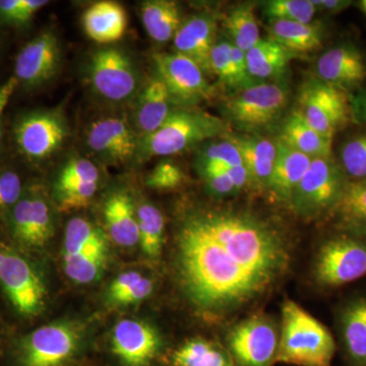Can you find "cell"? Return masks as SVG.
Segmentation results:
<instances>
[{
  "mask_svg": "<svg viewBox=\"0 0 366 366\" xmlns=\"http://www.w3.org/2000/svg\"><path fill=\"white\" fill-rule=\"evenodd\" d=\"M291 243L273 221L235 209L190 214L177 239L183 292L209 317H225L259 300L287 271Z\"/></svg>",
  "mask_w": 366,
  "mask_h": 366,
  "instance_id": "cell-1",
  "label": "cell"
},
{
  "mask_svg": "<svg viewBox=\"0 0 366 366\" xmlns=\"http://www.w3.org/2000/svg\"><path fill=\"white\" fill-rule=\"evenodd\" d=\"M282 324L274 362L297 366H332L336 343L319 320L292 300L282 305Z\"/></svg>",
  "mask_w": 366,
  "mask_h": 366,
  "instance_id": "cell-2",
  "label": "cell"
},
{
  "mask_svg": "<svg viewBox=\"0 0 366 366\" xmlns=\"http://www.w3.org/2000/svg\"><path fill=\"white\" fill-rule=\"evenodd\" d=\"M223 118L192 108L173 110L162 127L139 141L144 157H166L189 150L197 144L230 134Z\"/></svg>",
  "mask_w": 366,
  "mask_h": 366,
  "instance_id": "cell-3",
  "label": "cell"
},
{
  "mask_svg": "<svg viewBox=\"0 0 366 366\" xmlns=\"http://www.w3.org/2000/svg\"><path fill=\"white\" fill-rule=\"evenodd\" d=\"M289 101L285 83H259L223 101V119L242 134H257L280 119Z\"/></svg>",
  "mask_w": 366,
  "mask_h": 366,
  "instance_id": "cell-4",
  "label": "cell"
},
{
  "mask_svg": "<svg viewBox=\"0 0 366 366\" xmlns=\"http://www.w3.org/2000/svg\"><path fill=\"white\" fill-rule=\"evenodd\" d=\"M348 182L340 164L333 158L312 159L296 187L290 206L301 218L312 220L330 216L340 201Z\"/></svg>",
  "mask_w": 366,
  "mask_h": 366,
  "instance_id": "cell-5",
  "label": "cell"
},
{
  "mask_svg": "<svg viewBox=\"0 0 366 366\" xmlns=\"http://www.w3.org/2000/svg\"><path fill=\"white\" fill-rule=\"evenodd\" d=\"M365 274V238L343 233L320 245L315 259L314 277L322 287H341Z\"/></svg>",
  "mask_w": 366,
  "mask_h": 366,
  "instance_id": "cell-6",
  "label": "cell"
},
{
  "mask_svg": "<svg viewBox=\"0 0 366 366\" xmlns=\"http://www.w3.org/2000/svg\"><path fill=\"white\" fill-rule=\"evenodd\" d=\"M81 330L69 322L38 327L21 339L19 366H66L81 348Z\"/></svg>",
  "mask_w": 366,
  "mask_h": 366,
  "instance_id": "cell-7",
  "label": "cell"
},
{
  "mask_svg": "<svg viewBox=\"0 0 366 366\" xmlns=\"http://www.w3.org/2000/svg\"><path fill=\"white\" fill-rule=\"evenodd\" d=\"M297 102V110L308 124L332 139L348 124L352 114L350 101L344 91L319 79L303 84Z\"/></svg>",
  "mask_w": 366,
  "mask_h": 366,
  "instance_id": "cell-8",
  "label": "cell"
},
{
  "mask_svg": "<svg viewBox=\"0 0 366 366\" xmlns=\"http://www.w3.org/2000/svg\"><path fill=\"white\" fill-rule=\"evenodd\" d=\"M89 79L93 91L104 100L122 103L139 90V78L131 57L118 48L94 52L89 64Z\"/></svg>",
  "mask_w": 366,
  "mask_h": 366,
  "instance_id": "cell-9",
  "label": "cell"
},
{
  "mask_svg": "<svg viewBox=\"0 0 366 366\" xmlns=\"http://www.w3.org/2000/svg\"><path fill=\"white\" fill-rule=\"evenodd\" d=\"M154 64L173 105L192 108L216 95L206 74L189 57L177 52L159 53L154 55Z\"/></svg>",
  "mask_w": 366,
  "mask_h": 366,
  "instance_id": "cell-10",
  "label": "cell"
},
{
  "mask_svg": "<svg viewBox=\"0 0 366 366\" xmlns=\"http://www.w3.org/2000/svg\"><path fill=\"white\" fill-rule=\"evenodd\" d=\"M280 333L274 320L257 315L236 325L227 336L228 352L237 366H271Z\"/></svg>",
  "mask_w": 366,
  "mask_h": 366,
  "instance_id": "cell-11",
  "label": "cell"
},
{
  "mask_svg": "<svg viewBox=\"0 0 366 366\" xmlns=\"http://www.w3.org/2000/svg\"><path fill=\"white\" fill-rule=\"evenodd\" d=\"M0 284L14 307L26 317L39 314L44 307L45 286L25 257L0 245Z\"/></svg>",
  "mask_w": 366,
  "mask_h": 366,
  "instance_id": "cell-12",
  "label": "cell"
},
{
  "mask_svg": "<svg viewBox=\"0 0 366 366\" xmlns=\"http://www.w3.org/2000/svg\"><path fill=\"white\" fill-rule=\"evenodd\" d=\"M67 136L64 118L54 112H34L16 122L14 137L23 155L30 160L49 158Z\"/></svg>",
  "mask_w": 366,
  "mask_h": 366,
  "instance_id": "cell-13",
  "label": "cell"
},
{
  "mask_svg": "<svg viewBox=\"0 0 366 366\" xmlns=\"http://www.w3.org/2000/svg\"><path fill=\"white\" fill-rule=\"evenodd\" d=\"M60 60L59 40L47 31L21 48L16 56L14 78L25 88H38L56 76Z\"/></svg>",
  "mask_w": 366,
  "mask_h": 366,
  "instance_id": "cell-14",
  "label": "cell"
},
{
  "mask_svg": "<svg viewBox=\"0 0 366 366\" xmlns=\"http://www.w3.org/2000/svg\"><path fill=\"white\" fill-rule=\"evenodd\" d=\"M160 347L157 331L141 320H122L113 330L112 352L124 366H150Z\"/></svg>",
  "mask_w": 366,
  "mask_h": 366,
  "instance_id": "cell-15",
  "label": "cell"
},
{
  "mask_svg": "<svg viewBox=\"0 0 366 366\" xmlns=\"http://www.w3.org/2000/svg\"><path fill=\"white\" fill-rule=\"evenodd\" d=\"M136 134L124 118L106 117L91 125L86 143L94 153L105 160L124 163L139 151Z\"/></svg>",
  "mask_w": 366,
  "mask_h": 366,
  "instance_id": "cell-16",
  "label": "cell"
},
{
  "mask_svg": "<svg viewBox=\"0 0 366 366\" xmlns=\"http://www.w3.org/2000/svg\"><path fill=\"white\" fill-rule=\"evenodd\" d=\"M218 33V19L211 13L192 14L182 25L174 38L175 52L189 57L201 67L204 74H211V53Z\"/></svg>",
  "mask_w": 366,
  "mask_h": 366,
  "instance_id": "cell-17",
  "label": "cell"
},
{
  "mask_svg": "<svg viewBox=\"0 0 366 366\" xmlns=\"http://www.w3.org/2000/svg\"><path fill=\"white\" fill-rule=\"evenodd\" d=\"M11 226L14 237L28 247H42L53 234L49 204L38 194H29L11 209Z\"/></svg>",
  "mask_w": 366,
  "mask_h": 366,
  "instance_id": "cell-18",
  "label": "cell"
},
{
  "mask_svg": "<svg viewBox=\"0 0 366 366\" xmlns=\"http://www.w3.org/2000/svg\"><path fill=\"white\" fill-rule=\"evenodd\" d=\"M319 79L336 88H353L366 79L362 53L353 45H340L325 52L317 60Z\"/></svg>",
  "mask_w": 366,
  "mask_h": 366,
  "instance_id": "cell-19",
  "label": "cell"
},
{
  "mask_svg": "<svg viewBox=\"0 0 366 366\" xmlns=\"http://www.w3.org/2000/svg\"><path fill=\"white\" fill-rule=\"evenodd\" d=\"M237 147L243 166L249 173V185L268 189L277 157V144L261 134H230L224 136Z\"/></svg>",
  "mask_w": 366,
  "mask_h": 366,
  "instance_id": "cell-20",
  "label": "cell"
},
{
  "mask_svg": "<svg viewBox=\"0 0 366 366\" xmlns=\"http://www.w3.org/2000/svg\"><path fill=\"white\" fill-rule=\"evenodd\" d=\"M167 88L157 74L152 76L139 92L134 107V127L141 139L150 136L162 127L172 110Z\"/></svg>",
  "mask_w": 366,
  "mask_h": 366,
  "instance_id": "cell-21",
  "label": "cell"
},
{
  "mask_svg": "<svg viewBox=\"0 0 366 366\" xmlns=\"http://www.w3.org/2000/svg\"><path fill=\"white\" fill-rule=\"evenodd\" d=\"M277 157L268 189L279 201L290 204L296 187L312 164V159L289 148L278 139Z\"/></svg>",
  "mask_w": 366,
  "mask_h": 366,
  "instance_id": "cell-22",
  "label": "cell"
},
{
  "mask_svg": "<svg viewBox=\"0 0 366 366\" xmlns=\"http://www.w3.org/2000/svg\"><path fill=\"white\" fill-rule=\"evenodd\" d=\"M278 141L312 159L332 157L333 139L315 129L297 109L284 120Z\"/></svg>",
  "mask_w": 366,
  "mask_h": 366,
  "instance_id": "cell-23",
  "label": "cell"
},
{
  "mask_svg": "<svg viewBox=\"0 0 366 366\" xmlns=\"http://www.w3.org/2000/svg\"><path fill=\"white\" fill-rule=\"evenodd\" d=\"M81 21L90 39L100 44H110L122 39L124 35L127 26V11L117 2H96L86 9Z\"/></svg>",
  "mask_w": 366,
  "mask_h": 366,
  "instance_id": "cell-24",
  "label": "cell"
},
{
  "mask_svg": "<svg viewBox=\"0 0 366 366\" xmlns=\"http://www.w3.org/2000/svg\"><path fill=\"white\" fill-rule=\"evenodd\" d=\"M340 334L351 366H366V295L349 301L340 314Z\"/></svg>",
  "mask_w": 366,
  "mask_h": 366,
  "instance_id": "cell-25",
  "label": "cell"
},
{
  "mask_svg": "<svg viewBox=\"0 0 366 366\" xmlns=\"http://www.w3.org/2000/svg\"><path fill=\"white\" fill-rule=\"evenodd\" d=\"M247 53L250 76L261 83H279L298 55L272 39H261Z\"/></svg>",
  "mask_w": 366,
  "mask_h": 366,
  "instance_id": "cell-26",
  "label": "cell"
},
{
  "mask_svg": "<svg viewBox=\"0 0 366 366\" xmlns=\"http://www.w3.org/2000/svg\"><path fill=\"white\" fill-rule=\"evenodd\" d=\"M104 219L108 234L117 244L132 247L139 243L137 212L129 194L117 192L108 197Z\"/></svg>",
  "mask_w": 366,
  "mask_h": 366,
  "instance_id": "cell-27",
  "label": "cell"
},
{
  "mask_svg": "<svg viewBox=\"0 0 366 366\" xmlns=\"http://www.w3.org/2000/svg\"><path fill=\"white\" fill-rule=\"evenodd\" d=\"M330 216L344 233L366 239V179L348 182Z\"/></svg>",
  "mask_w": 366,
  "mask_h": 366,
  "instance_id": "cell-28",
  "label": "cell"
},
{
  "mask_svg": "<svg viewBox=\"0 0 366 366\" xmlns=\"http://www.w3.org/2000/svg\"><path fill=\"white\" fill-rule=\"evenodd\" d=\"M269 39L295 54H305L322 47L325 28L320 23L269 21Z\"/></svg>",
  "mask_w": 366,
  "mask_h": 366,
  "instance_id": "cell-29",
  "label": "cell"
},
{
  "mask_svg": "<svg viewBox=\"0 0 366 366\" xmlns=\"http://www.w3.org/2000/svg\"><path fill=\"white\" fill-rule=\"evenodd\" d=\"M141 14L147 33L157 43L173 40L182 24V9L172 0L144 1Z\"/></svg>",
  "mask_w": 366,
  "mask_h": 366,
  "instance_id": "cell-30",
  "label": "cell"
},
{
  "mask_svg": "<svg viewBox=\"0 0 366 366\" xmlns=\"http://www.w3.org/2000/svg\"><path fill=\"white\" fill-rule=\"evenodd\" d=\"M169 366H237L228 350L204 338L185 341L168 357Z\"/></svg>",
  "mask_w": 366,
  "mask_h": 366,
  "instance_id": "cell-31",
  "label": "cell"
},
{
  "mask_svg": "<svg viewBox=\"0 0 366 366\" xmlns=\"http://www.w3.org/2000/svg\"><path fill=\"white\" fill-rule=\"evenodd\" d=\"M100 252H108L104 232L86 219H71L64 235V257Z\"/></svg>",
  "mask_w": 366,
  "mask_h": 366,
  "instance_id": "cell-32",
  "label": "cell"
},
{
  "mask_svg": "<svg viewBox=\"0 0 366 366\" xmlns=\"http://www.w3.org/2000/svg\"><path fill=\"white\" fill-rule=\"evenodd\" d=\"M254 7V4L244 2L233 7L223 20L230 42L244 52L261 40Z\"/></svg>",
  "mask_w": 366,
  "mask_h": 366,
  "instance_id": "cell-33",
  "label": "cell"
},
{
  "mask_svg": "<svg viewBox=\"0 0 366 366\" xmlns=\"http://www.w3.org/2000/svg\"><path fill=\"white\" fill-rule=\"evenodd\" d=\"M137 217L142 249L152 259H157L165 236V218L162 212L155 204L144 202L137 209Z\"/></svg>",
  "mask_w": 366,
  "mask_h": 366,
  "instance_id": "cell-34",
  "label": "cell"
},
{
  "mask_svg": "<svg viewBox=\"0 0 366 366\" xmlns=\"http://www.w3.org/2000/svg\"><path fill=\"white\" fill-rule=\"evenodd\" d=\"M151 279L139 272H125L112 282L108 296L112 303L118 305H131L147 300L153 292Z\"/></svg>",
  "mask_w": 366,
  "mask_h": 366,
  "instance_id": "cell-35",
  "label": "cell"
},
{
  "mask_svg": "<svg viewBox=\"0 0 366 366\" xmlns=\"http://www.w3.org/2000/svg\"><path fill=\"white\" fill-rule=\"evenodd\" d=\"M262 11L271 21L312 23L317 9L312 0H269L262 4Z\"/></svg>",
  "mask_w": 366,
  "mask_h": 366,
  "instance_id": "cell-36",
  "label": "cell"
},
{
  "mask_svg": "<svg viewBox=\"0 0 366 366\" xmlns=\"http://www.w3.org/2000/svg\"><path fill=\"white\" fill-rule=\"evenodd\" d=\"M107 252H91L64 257L66 276L78 284H89L97 280L104 269Z\"/></svg>",
  "mask_w": 366,
  "mask_h": 366,
  "instance_id": "cell-37",
  "label": "cell"
},
{
  "mask_svg": "<svg viewBox=\"0 0 366 366\" xmlns=\"http://www.w3.org/2000/svg\"><path fill=\"white\" fill-rule=\"evenodd\" d=\"M340 161L349 182L366 179V134L354 137L342 146Z\"/></svg>",
  "mask_w": 366,
  "mask_h": 366,
  "instance_id": "cell-38",
  "label": "cell"
},
{
  "mask_svg": "<svg viewBox=\"0 0 366 366\" xmlns=\"http://www.w3.org/2000/svg\"><path fill=\"white\" fill-rule=\"evenodd\" d=\"M242 165V155L237 147L224 137L221 141L206 144L197 157V166L224 168Z\"/></svg>",
  "mask_w": 366,
  "mask_h": 366,
  "instance_id": "cell-39",
  "label": "cell"
},
{
  "mask_svg": "<svg viewBox=\"0 0 366 366\" xmlns=\"http://www.w3.org/2000/svg\"><path fill=\"white\" fill-rule=\"evenodd\" d=\"M98 183L99 182H76L56 187L60 211H76L88 207L97 192Z\"/></svg>",
  "mask_w": 366,
  "mask_h": 366,
  "instance_id": "cell-40",
  "label": "cell"
},
{
  "mask_svg": "<svg viewBox=\"0 0 366 366\" xmlns=\"http://www.w3.org/2000/svg\"><path fill=\"white\" fill-rule=\"evenodd\" d=\"M185 174L178 164L170 160H164L155 166L147 177L146 183L151 189L171 190L182 187Z\"/></svg>",
  "mask_w": 366,
  "mask_h": 366,
  "instance_id": "cell-41",
  "label": "cell"
},
{
  "mask_svg": "<svg viewBox=\"0 0 366 366\" xmlns=\"http://www.w3.org/2000/svg\"><path fill=\"white\" fill-rule=\"evenodd\" d=\"M230 40L217 41L211 53V74L215 76L220 84L230 90H234L233 86L232 61H231Z\"/></svg>",
  "mask_w": 366,
  "mask_h": 366,
  "instance_id": "cell-42",
  "label": "cell"
},
{
  "mask_svg": "<svg viewBox=\"0 0 366 366\" xmlns=\"http://www.w3.org/2000/svg\"><path fill=\"white\" fill-rule=\"evenodd\" d=\"M99 170L95 164L85 158H74L69 161L60 172L56 187L71 183L99 182Z\"/></svg>",
  "mask_w": 366,
  "mask_h": 366,
  "instance_id": "cell-43",
  "label": "cell"
},
{
  "mask_svg": "<svg viewBox=\"0 0 366 366\" xmlns=\"http://www.w3.org/2000/svg\"><path fill=\"white\" fill-rule=\"evenodd\" d=\"M207 187L214 196L225 197L237 194L225 170L214 166H197Z\"/></svg>",
  "mask_w": 366,
  "mask_h": 366,
  "instance_id": "cell-44",
  "label": "cell"
},
{
  "mask_svg": "<svg viewBox=\"0 0 366 366\" xmlns=\"http://www.w3.org/2000/svg\"><path fill=\"white\" fill-rule=\"evenodd\" d=\"M21 178L13 171L0 173V213L13 209L21 197Z\"/></svg>",
  "mask_w": 366,
  "mask_h": 366,
  "instance_id": "cell-45",
  "label": "cell"
},
{
  "mask_svg": "<svg viewBox=\"0 0 366 366\" xmlns=\"http://www.w3.org/2000/svg\"><path fill=\"white\" fill-rule=\"evenodd\" d=\"M21 0H0V19L6 23L20 25Z\"/></svg>",
  "mask_w": 366,
  "mask_h": 366,
  "instance_id": "cell-46",
  "label": "cell"
},
{
  "mask_svg": "<svg viewBox=\"0 0 366 366\" xmlns=\"http://www.w3.org/2000/svg\"><path fill=\"white\" fill-rule=\"evenodd\" d=\"M216 167V166H214ZM220 168V167H218ZM226 171L228 177H230L231 182L234 185L236 192H242L245 187H249V173L245 169L244 166H237V167H224L220 168Z\"/></svg>",
  "mask_w": 366,
  "mask_h": 366,
  "instance_id": "cell-47",
  "label": "cell"
},
{
  "mask_svg": "<svg viewBox=\"0 0 366 366\" xmlns=\"http://www.w3.org/2000/svg\"><path fill=\"white\" fill-rule=\"evenodd\" d=\"M47 4L48 1L44 0H21L20 25H25L32 20L35 14Z\"/></svg>",
  "mask_w": 366,
  "mask_h": 366,
  "instance_id": "cell-48",
  "label": "cell"
},
{
  "mask_svg": "<svg viewBox=\"0 0 366 366\" xmlns=\"http://www.w3.org/2000/svg\"><path fill=\"white\" fill-rule=\"evenodd\" d=\"M317 11L329 14H338L345 11L352 2L349 0H312Z\"/></svg>",
  "mask_w": 366,
  "mask_h": 366,
  "instance_id": "cell-49",
  "label": "cell"
},
{
  "mask_svg": "<svg viewBox=\"0 0 366 366\" xmlns=\"http://www.w3.org/2000/svg\"><path fill=\"white\" fill-rule=\"evenodd\" d=\"M18 85V81L14 76V78L9 79L6 84L0 86V114L4 112L7 103H9V99L13 96L14 92Z\"/></svg>",
  "mask_w": 366,
  "mask_h": 366,
  "instance_id": "cell-50",
  "label": "cell"
},
{
  "mask_svg": "<svg viewBox=\"0 0 366 366\" xmlns=\"http://www.w3.org/2000/svg\"><path fill=\"white\" fill-rule=\"evenodd\" d=\"M351 109L356 118L366 124V92L353 99L351 102Z\"/></svg>",
  "mask_w": 366,
  "mask_h": 366,
  "instance_id": "cell-51",
  "label": "cell"
},
{
  "mask_svg": "<svg viewBox=\"0 0 366 366\" xmlns=\"http://www.w3.org/2000/svg\"><path fill=\"white\" fill-rule=\"evenodd\" d=\"M361 6H362L363 11H365V13L366 14V0L361 2Z\"/></svg>",
  "mask_w": 366,
  "mask_h": 366,
  "instance_id": "cell-52",
  "label": "cell"
},
{
  "mask_svg": "<svg viewBox=\"0 0 366 366\" xmlns=\"http://www.w3.org/2000/svg\"><path fill=\"white\" fill-rule=\"evenodd\" d=\"M2 137V127H1V122H0V141H1Z\"/></svg>",
  "mask_w": 366,
  "mask_h": 366,
  "instance_id": "cell-53",
  "label": "cell"
}]
</instances>
